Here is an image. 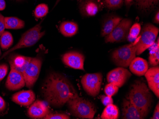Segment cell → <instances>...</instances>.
<instances>
[{
    "label": "cell",
    "mask_w": 159,
    "mask_h": 119,
    "mask_svg": "<svg viewBox=\"0 0 159 119\" xmlns=\"http://www.w3.org/2000/svg\"><path fill=\"white\" fill-rule=\"evenodd\" d=\"M132 21L129 19H123L114 30L105 37L106 43H119L125 41L128 35Z\"/></svg>",
    "instance_id": "52a82bcc"
},
{
    "label": "cell",
    "mask_w": 159,
    "mask_h": 119,
    "mask_svg": "<svg viewBox=\"0 0 159 119\" xmlns=\"http://www.w3.org/2000/svg\"><path fill=\"white\" fill-rule=\"evenodd\" d=\"M13 43L12 34L10 32L4 31L0 36V45L3 50L9 49Z\"/></svg>",
    "instance_id": "484cf974"
},
{
    "label": "cell",
    "mask_w": 159,
    "mask_h": 119,
    "mask_svg": "<svg viewBox=\"0 0 159 119\" xmlns=\"http://www.w3.org/2000/svg\"><path fill=\"white\" fill-rule=\"evenodd\" d=\"M159 32V28L152 24L147 23L143 27L139 35V41L136 44V55H141L154 44Z\"/></svg>",
    "instance_id": "8992f818"
},
{
    "label": "cell",
    "mask_w": 159,
    "mask_h": 119,
    "mask_svg": "<svg viewBox=\"0 0 159 119\" xmlns=\"http://www.w3.org/2000/svg\"><path fill=\"white\" fill-rule=\"evenodd\" d=\"M84 55L80 52L75 51L67 52L62 57V62L66 65L74 69L82 70H84Z\"/></svg>",
    "instance_id": "8fae6325"
},
{
    "label": "cell",
    "mask_w": 159,
    "mask_h": 119,
    "mask_svg": "<svg viewBox=\"0 0 159 119\" xmlns=\"http://www.w3.org/2000/svg\"><path fill=\"white\" fill-rule=\"evenodd\" d=\"M149 52V64L153 66H157L159 64V39L156 42H154L153 45L150 48Z\"/></svg>",
    "instance_id": "cb8c5ba5"
},
{
    "label": "cell",
    "mask_w": 159,
    "mask_h": 119,
    "mask_svg": "<svg viewBox=\"0 0 159 119\" xmlns=\"http://www.w3.org/2000/svg\"><path fill=\"white\" fill-rule=\"evenodd\" d=\"M49 11L48 5L45 3H41L37 5L34 11V15L37 18H42L47 15Z\"/></svg>",
    "instance_id": "f1b7e54d"
},
{
    "label": "cell",
    "mask_w": 159,
    "mask_h": 119,
    "mask_svg": "<svg viewBox=\"0 0 159 119\" xmlns=\"http://www.w3.org/2000/svg\"><path fill=\"white\" fill-rule=\"evenodd\" d=\"M25 81L23 73L11 67V70L5 83L6 87L10 91H16L24 87Z\"/></svg>",
    "instance_id": "7c38bea8"
},
{
    "label": "cell",
    "mask_w": 159,
    "mask_h": 119,
    "mask_svg": "<svg viewBox=\"0 0 159 119\" xmlns=\"http://www.w3.org/2000/svg\"><path fill=\"white\" fill-rule=\"evenodd\" d=\"M42 28L41 23H40L24 33L16 45L5 52L0 59L18 49L28 48L34 45L45 35V31L42 32Z\"/></svg>",
    "instance_id": "5b68a950"
},
{
    "label": "cell",
    "mask_w": 159,
    "mask_h": 119,
    "mask_svg": "<svg viewBox=\"0 0 159 119\" xmlns=\"http://www.w3.org/2000/svg\"><path fill=\"white\" fill-rule=\"evenodd\" d=\"M45 119H69L70 117L65 113H50L43 118Z\"/></svg>",
    "instance_id": "4dcf8cb0"
},
{
    "label": "cell",
    "mask_w": 159,
    "mask_h": 119,
    "mask_svg": "<svg viewBox=\"0 0 159 119\" xmlns=\"http://www.w3.org/2000/svg\"><path fill=\"white\" fill-rule=\"evenodd\" d=\"M78 29L77 23L69 21L62 22L59 27L61 33L66 37H71L75 35L77 33Z\"/></svg>",
    "instance_id": "44dd1931"
},
{
    "label": "cell",
    "mask_w": 159,
    "mask_h": 119,
    "mask_svg": "<svg viewBox=\"0 0 159 119\" xmlns=\"http://www.w3.org/2000/svg\"><path fill=\"white\" fill-rule=\"evenodd\" d=\"M42 65V59L40 57H32L30 63L23 72L25 85L29 88L33 87L38 79Z\"/></svg>",
    "instance_id": "9c48e42d"
},
{
    "label": "cell",
    "mask_w": 159,
    "mask_h": 119,
    "mask_svg": "<svg viewBox=\"0 0 159 119\" xmlns=\"http://www.w3.org/2000/svg\"><path fill=\"white\" fill-rule=\"evenodd\" d=\"M139 40L138 36L130 44H126L113 50L111 59L116 65L120 67H127L136 55V44Z\"/></svg>",
    "instance_id": "277c9868"
},
{
    "label": "cell",
    "mask_w": 159,
    "mask_h": 119,
    "mask_svg": "<svg viewBox=\"0 0 159 119\" xmlns=\"http://www.w3.org/2000/svg\"><path fill=\"white\" fill-rule=\"evenodd\" d=\"M149 88L155 96L159 97V67L153 66L147 70L145 74Z\"/></svg>",
    "instance_id": "9a60e30c"
},
{
    "label": "cell",
    "mask_w": 159,
    "mask_h": 119,
    "mask_svg": "<svg viewBox=\"0 0 159 119\" xmlns=\"http://www.w3.org/2000/svg\"><path fill=\"white\" fill-rule=\"evenodd\" d=\"M119 116L118 107L112 104L106 106L101 115V118L102 119H117Z\"/></svg>",
    "instance_id": "d4e9b609"
},
{
    "label": "cell",
    "mask_w": 159,
    "mask_h": 119,
    "mask_svg": "<svg viewBox=\"0 0 159 119\" xmlns=\"http://www.w3.org/2000/svg\"><path fill=\"white\" fill-rule=\"evenodd\" d=\"M126 98L147 116L152 105V96L144 83L136 80L131 86Z\"/></svg>",
    "instance_id": "7a4b0ae2"
},
{
    "label": "cell",
    "mask_w": 159,
    "mask_h": 119,
    "mask_svg": "<svg viewBox=\"0 0 159 119\" xmlns=\"http://www.w3.org/2000/svg\"><path fill=\"white\" fill-rule=\"evenodd\" d=\"M6 104L4 99L0 96V112H2L6 108Z\"/></svg>",
    "instance_id": "d590c367"
},
{
    "label": "cell",
    "mask_w": 159,
    "mask_h": 119,
    "mask_svg": "<svg viewBox=\"0 0 159 119\" xmlns=\"http://www.w3.org/2000/svg\"><path fill=\"white\" fill-rule=\"evenodd\" d=\"M5 27L4 23V17L0 13V36L5 31Z\"/></svg>",
    "instance_id": "836d02e7"
},
{
    "label": "cell",
    "mask_w": 159,
    "mask_h": 119,
    "mask_svg": "<svg viewBox=\"0 0 159 119\" xmlns=\"http://www.w3.org/2000/svg\"><path fill=\"white\" fill-rule=\"evenodd\" d=\"M9 66L6 64L0 65V81L4 79L8 72Z\"/></svg>",
    "instance_id": "1f68e13d"
},
{
    "label": "cell",
    "mask_w": 159,
    "mask_h": 119,
    "mask_svg": "<svg viewBox=\"0 0 159 119\" xmlns=\"http://www.w3.org/2000/svg\"><path fill=\"white\" fill-rule=\"evenodd\" d=\"M80 11L84 16L96 15L102 9L100 0H83L79 4Z\"/></svg>",
    "instance_id": "4fadbf2b"
},
{
    "label": "cell",
    "mask_w": 159,
    "mask_h": 119,
    "mask_svg": "<svg viewBox=\"0 0 159 119\" xmlns=\"http://www.w3.org/2000/svg\"><path fill=\"white\" fill-rule=\"evenodd\" d=\"M131 76L132 74L128 69L119 66L107 74V80L109 83H113L120 88L125 85Z\"/></svg>",
    "instance_id": "30bf717a"
},
{
    "label": "cell",
    "mask_w": 159,
    "mask_h": 119,
    "mask_svg": "<svg viewBox=\"0 0 159 119\" xmlns=\"http://www.w3.org/2000/svg\"><path fill=\"white\" fill-rule=\"evenodd\" d=\"M32 58L22 55H14L10 58L9 62L11 68H14L23 73Z\"/></svg>",
    "instance_id": "d6986e66"
},
{
    "label": "cell",
    "mask_w": 159,
    "mask_h": 119,
    "mask_svg": "<svg viewBox=\"0 0 159 119\" xmlns=\"http://www.w3.org/2000/svg\"><path fill=\"white\" fill-rule=\"evenodd\" d=\"M159 0H135L137 8L143 12L154 10L159 4Z\"/></svg>",
    "instance_id": "7402d4cb"
},
{
    "label": "cell",
    "mask_w": 159,
    "mask_h": 119,
    "mask_svg": "<svg viewBox=\"0 0 159 119\" xmlns=\"http://www.w3.org/2000/svg\"><path fill=\"white\" fill-rule=\"evenodd\" d=\"M42 92L48 104L56 108L62 107L70 100L79 96L66 77L54 72L50 73L45 80Z\"/></svg>",
    "instance_id": "6da1fadb"
},
{
    "label": "cell",
    "mask_w": 159,
    "mask_h": 119,
    "mask_svg": "<svg viewBox=\"0 0 159 119\" xmlns=\"http://www.w3.org/2000/svg\"><path fill=\"white\" fill-rule=\"evenodd\" d=\"M133 1H134V0H124L125 3L126 5H129Z\"/></svg>",
    "instance_id": "f35d334b"
},
{
    "label": "cell",
    "mask_w": 159,
    "mask_h": 119,
    "mask_svg": "<svg viewBox=\"0 0 159 119\" xmlns=\"http://www.w3.org/2000/svg\"><path fill=\"white\" fill-rule=\"evenodd\" d=\"M6 7L5 0H0V11H3Z\"/></svg>",
    "instance_id": "8d00e7d4"
},
{
    "label": "cell",
    "mask_w": 159,
    "mask_h": 119,
    "mask_svg": "<svg viewBox=\"0 0 159 119\" xmlns=\"http://www.w3.org/2000/svg\"><path fill=\"white\" fill-rule=\"evenodd\" d=\"M121 19V18L116 16L109 17L106 19L103 22L102 27L101 36L105 37L109 34L118 24Z\"/></svg>",
    "instance_id": "ffe728a7"
},
{
    "label": "cell",
    "mask_w": 159,
    "mask_h": 119,
    "mask_svg": "<svg viewBox=\"0 0 159 119\" xmlns=\"http://www.w3.org/2000/svg\"><path fill=\"white\" fill-rule=\"evenodd\" d=\"M67 104L71 114L78 118L92 119L96 113L94 104L79 96L70 99Z\"/></svg>",
    "instance_id": "3957f363"
},
{
    "label": "cell",
    "mask_w": 159,
    "mask_h": 119,
    "mask_svg": "<svg viewBox=\"0 0 159 119\" xmlns=\"http://www.w3.org/2000/svg\"><path fill=\"white\" fill-rule=\"evenodd\" d=\"M102 81L101 73L86 74L83 76L81 83L87 94L92 97L99 95Z\"/></svg>",
    "instance_id": "ba28073f"
},
{
    "label": "cell",
    "mask_w": 159,
    "mask_h": 119,
    "mask_svg": "<svg viewBox=\"0 0 159 119\" xmlns=\"http://www.w3.org/2000/svg\"><path fill=\"white\" fill-rule=\"evenodd\" d=\"M152 119H159V104L158 102L157 105L155 107L154 110V113H153V116Z\"/></svg>",
    "instance_id": "e575fe53"
},
{
    "label": "cell",
    "mask_w": 159,
    "mask_h": 119,
    "mask_svg": "<svg viewBox=\"0 0 159 119\" xmlns=\"http://www.w3.org/2000/svg\"><path fill=\"white\" fill-rule=\"evenodd\" d=\"M36 96L32 90H23L17 92L12 95L11 100L12 102L23 106H29L35 100Z\"/></svg>",
    "instance_id": "2e32d148"
},
{
    "label": "cell",
    "mask_w": 159,
    "mask_h": 119,
    "mask_svg": "<svg viewBox=\"0 0 159 119\" xmlns=\"http://www.w3.org/2000/svg\"><path fill=\"white\" fill-rule=\"evenodd\" d=\"M146 116L126 98L124 99L122 103V119H143Z\"/></svg>",
    "instance_id": "5bb4252c"
},
{
    "label": "cell",
    "mask_w": 159,
    "mask_h": 119,
    "mask_svg": "<svg viewBox=\"0 0 159 119\" xmlns=\"http://www.w3.org/2000/svg\"><path fill=\"white\" fill-rule=\"evenodd\" d=\"M5 29L18 30L24 28L25 23L24 20L15 17H4Z\"/></svg>",
    "instance_id": "603a6c76"
},
{
    "label": "cell",
    "mask_w": 159,
    "mask_h": 119,
    "mask_svg": "<svg viewBox=\"0 0 159 119\" xmlns=\"http://www.w3.org/2000/svg\"><path fill=\"white\" fill-rule=\"evenodd\" d=\"M50 113L49 109L43 101L37 100L31 104L28 115L33 119H42Z\"/></svg>",
    "instance_id": "e0dca14e"
},
{
    "label": "cell",
    "mask_w": 159,
    "mask_h": 119,
    "mask_svg": "<svg viewBox=\"0 0 159 119\" xmlns=\"http://www.w3.org/2000/svg\"><path fill=\"white\" fill-rule=\"evenodd\" d=\"M1 50H0V56H1Z\"/></svg>",
    "instance_id": "60d3db41"
},
{
    "label": "cell",
    "mask_w": 159,
    "mask_h": 119,
    "mask_svg": "<svg viewBox=\"0 0 159 119\" xmlns=\"http://www.w3.org/2000/svg\"><path fill=\"white\" fill-rule=\"evenodd\" d=\"M141 31V25L139 23H135L131 27L129 32L127 39L129 41L133 42L139 36Z\"/></svg>",
    "instance_id": "4316f807"
},
{
    "label": "cell",
    "mask_w": 159,
    "mask_h": 119,
    "mask_svg": "<svg viewBox=\"0 0 159 119\" xmlns=\"http://www.w3.org/2000/svg\"><path fill=\"white\" fill-rule=\"evenodd\" d=\"M154 23L156 24L159 23V10L157 11L156 12V14H155V16L154 18Z\"/></svg>",
    "instance_id": "74e56055"
},
{
    "label": "cell",
    "mask_w": 159,
    "mask_h": 119,
    "mask_svg": "<svg viewBox=\"0 0 159 119\" xmlns=\"http://www.w3.org/2000/svg\"><path fill=\"white\" fill-rule=\"evenodd\" d=\"M101 101L104 106H106L108 105L113 104V99L111 97L103 95L101 96Z\"/></svg>",
    "instance_id": "d6a6232c"
},
{
    "label": "cell",
    "mask_w": 159,
    "mask_h": 119,
    "mask_svg": "<svg viewBox=\"0 0 159 119\" xmlns=\"http://www.w3.org/2000/svg\"><path fill=\"white\" fill-rule=\"evenodd\" d=\"M15 1H21L23 0H15Z\"/></svg>",
    "instance_id": "ab89813d"
},
{
    "label": "cell",
    "mask_w": 159,
    "mask_h": 119,
    "mask_svg": "<svg viewBox=\"0 0 159 119\" xmlns=\"http://www.w3.org/2000/svg\"><path fill=\"white\" fill-rule=\"evenodd\" d=\"M129 70L135 75L143 76L149 69L148 62L145 59L135 57L129 65Z\"/></svg>",
    "instance_id": "ac0fdd59"
},
{
    "label": "cell",
    "mask_w": 159,
    "mask_h": 119,
    "mask_svg": "<svg viewBox=\"0 0 159 119\" xmlns=\"http://www.w3.org/2000/svg\"><path fill=\"white\" fill-rule=\"evenodd\" d=\"M118 91V87L111 83H109L104 88V92L106 96H109L112 97L116 94Z\"/></svg>",
    "instance_id": "f546056e"
},
{
    "label": "cell",
    "mask_w": 159,
    "mask_h": 119,
    "mask_svg": "<svg viewBox=\"0 0 159 119\" xmlns=\"http://www.w3.org/2000/svg\"><path fill=\"white\" fill-rule=\"evenodd\" d=\"M102 2L107 8L114 10L122 7L124 0H102Z\"/></svg>",
    "instance_id": "83f0119b"
}]
</instances>
